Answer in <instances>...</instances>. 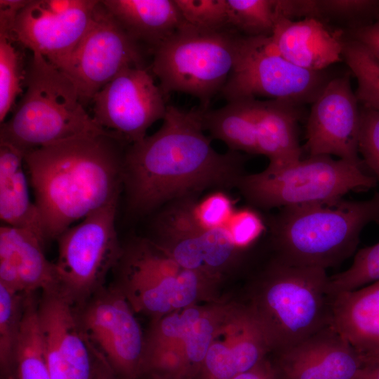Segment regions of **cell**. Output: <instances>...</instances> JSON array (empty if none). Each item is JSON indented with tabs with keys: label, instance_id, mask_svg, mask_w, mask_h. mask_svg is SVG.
<instances>
[{
	"label": "cell",
	"instance_id": "cell-41",
	"mask_svg": "<svg viewBox=\"0 0 379 379\" xmlns=\"http://www.w3.org/2000/svg\"><path fill=\"white\" fill-rule=\"evenodd\" d=\"M359 379H379V364L365 366Z\"/></svg>",
	"mask_w": 379,
	"mask_h": 379
},
{
	"label": "cell",
	"instance_id": "cell-31",
	"mask_svg": "<svg viewBox=\"0 0 379 379\" xmlns=\"http://www.w3.org/2000/svg\"><path fill=\"white\" fill-rule=\"evenodd\" d=\"M26 69L21 53L14 41L0 34V122L14 108L16 98L23 93Z\"/></svg>",
	"mask_w": 379,
	"mask_h": 379
},
{
	"label": "cell",
	"instance_id": "cell-30",
	"mask_svg": "<svg viewBox=\"0 0 379 379\" xmlns=\"http://www.w3.org/2000/svg\"><path fill=\"white\" fill-rule=\"evenodd\" d=\"M232 29L246 36H270L278 16L277 0H227Z\"/></svg>",
	"mask_w": 379,
	"mask_h": 379
},
{
	"label": "cell",
	"instance_id": "cell-11",
	"mask_svg": "<svg viewBox=\"0 0 379 379\" xmlns=\"http://www.w3.org/2000/svg\"><path fill=\"white\" fill-rule=\"evenodd\" d=\"M143 59L140 45L99 1L86 32L60 70L84 105L125 68L144 67Z\"/></svg>",
	"mask_w": 379,
	"mask_h": 379
},
{
	"label": "cell",
	"instance_id": "cell-8",
	"mask_svg": "<svg viewBox=\"0 0 379 379\" xmlns=\"http://www.w3.org/2000/svg\"><path fill=\"white\" fill-rule=\"evenodd\" d=\"M118 199L71 226L57 239L54 263L59 291L77 308L103 288L123 249L115 226Z\"/></svg>",
	"mask_w": 379,
	"mask_h": 379
},
{
	"label": "cell",
	"instance_id": "cell-40",
	"mask_svg": "<svg viewBox=\"0 0 379 379\" xmlns=\"http://www.w3.org/2000/svg\"><path fill=\"white\" fill-rule=\"evenodd\" d=\"M91 347L94 354V371L93 379H120L109 366L102 355L92 345Z\"/></svg>",
	"mask_w": 379,
	"mask_h": 379
},
{
	"label": "cell",
	"instance_id": "cell-2",
	"mask_svg": "<svg viewBox=\"0 0 379 379\" xmlns=\"http://www.w3.org/2000/svg\"><path fill=\"white\" fill-rule=\"evenodd\" d=\"M126 144L113 133H91L25 153L46 240L119 199Z\"/></svg>",
	"mask_w": 379,
	"mask_h": 379
},
{
	"label": "cell",
	"instance_id": "cell-38",
	"mask_svg": "<svg viewBox=\"0 0 379 379\" xmlns=\"http://www.w3.org/2000/svg\"><path fill=\"white\" fill-rule=\"evenodd\" d=\"M29 1V0H0V34L10 38L19 13Z\"/></svg>",
	"mask_w": 379,
	"mask_h": 379
},
{
	"label": "cell",
	"instance_id": "cell-29",
	"mask_svg": "<svg viewBox=\"0 0 379 379\" xmlns=\"http://www.w3.org/2000/svg\"><path fill=\"white\" fill-rule=\"evenodd\" d=\"M343 56L357 81L359 104L379 110V62L354 40L345 42Z\"/></svg>",
	"mask_w": 379,
	"mask_h": 379
},
{
	"label": "cell",
	"instance_id": "cell-24",
	"mask_svg": "<svg viewBox=\"0 0 379 379\" xmlns=\"http://www.w3.org/2000/svg\"><path fill=\"white\" fill-rule=\"evenodd\" d=\"M269 349L262 329L253 319L233 345L211 344L199 375L201 379H232L258 365Z\"/></svg>",
	"mask_w": 379,
	"mask_h": 379
},
{
	"label": "cell",
	"instance_id": "cell-10",
	"mask_svg": "<svg viewBox=\"0 0 379 379\" xmlns=\"http://www.w3.org/2000/svg\"><path fill=\"white\" fill-rule=\"evenodd\" d=\"M116 267L121 292L133 307L159 314L184 308L196 298L203 274L178 265L151 240L136 239L125 250Z\"/></svg>",
	"mask_w": 379,
	"mask_h": 379
},
{
	"label": "cell",
	"instance_id": "cell-3",
	"mask_svg": "<svg viewBox=\"0 0 379 379\" xmlns=\"http://www.w3.org/2000/svg\"><path fill=\"white\" fill-rule=\"evenodd\" d=\"M379 224V192L363 201H334L279 208L266 224L276 257L327 270L355 252L362 230Z\"/></svg>",
	"mask_w": 379,
	"mask_h": 379
},
{
	"label": "cell",
	"instance_id": "cell-12",
	"mask_svg": "<svg viewBox=\"0 0 379 379\" xmlns=\"http://www.w3.org/2000/svg\"><path fill=\"white\" fill-rule=\"evenodd\" d=\"M129 302L117 288H102L79 309L84 331L120 379H137L146 353Z\"/></svg>",
	"mask_w": 379,
	"mask_h": 379
},
{
	"label": "cell",
	"instance_id": "cell-33",
	"mask_svg": "<svg viewBox=\"0 0 379 379\" xmlns=\"http://www.w3.org/2000/svg\"><path fill=\"white\" fill-rule=\"evenodd\" d=\"M174 1L183 20L192 27L208 31L232 29L230 22L227 0H174Z\"/></svg>",
	"mask_w": 379,
	"mask_h": 379
},
{
	"label": "cell",
	"instance_id": "cell-4",
	"mask_svg": "<svg viewBox=\"0 0 379 379\" xmlns=\"http://www.w3.org/2000/svg\"><path fill=\"white\" fill-rule=\"evenodd\" d=\"M25 87L11 117L1 124L0 143L25 154L77 136L109 132L87 113L71 79L39 54L32 53Z\"/></svg>",
	"mask_w": 379,
	"mask_h": 379
},
{
	"label": "cell",
	"instance_id": "cell-5",
	"mask_svg": "<svg viewBox=\"0 0 379 379\" xmlns=\"http://www.w3.org/2000/svg\"><path fill=\"white\" fill-rule=\"evenodd\" d=\"M333 298L326 270L275 256L263 272L251 313L270 348L279 352L331 326Z\"/></svg>",
	"mask_w": 379,
	"mask_h": 379
},
{
	"label": "cell",
	"instance_id": "cell-25",
	"mask_svg": "<svg viewBox=\"0 0 379 379\" xmlns=\"http://www.w3.org/2000/svg\"><path fill=\"white\" fill-rule=\"evenodd\" d=\"M255 98L229 101L221 108L201 109L203 128L210 137L222 141L229 150L258 154Z\"/></svg>",
	"mask_w": 379,
	"mask_h": 379
},
{
	"label": "cell",
	"instance_id": "cell-35",
	"mask_svg": "<svg viewBox=\"0 0 379 379\" xmlns=\"http://www.w3.org/2000/svg\"><path fill=\"white\" fill-rule=\"evenodd\" d=\"M197 215L201 223L208 227L224 226L233 215V203L223 191H217L197 205Z\"/></svg>",
	"mask_w": 379,
	"mask_h": 379
},
{
	"label": "cell",
	"instance_id": "cell-14",
	"mask_svg": "<svg viewBox=\"0 0 379 379\" xmlns=\"http://www.w3.org/2000/svg\"><path fill=\"white\" fill-rule=\"evenodd\" d=\"M98 0H29L10 39L59 69L86 32Z\"/></svg>",
	"mask_w": 379,
	"mask_h": 379
},
{
	"label": "cell",
	"instance_id": "cell-19",
	"mask_svg": "<svg viewBox=\"0 0 379 379\" xmlns=\"http://www.w3.org/2000/svg\"><path fill=\"white\" fill-rule=\"evenodd\" d=\"M343 32L334 31L319 18L293 20L277 16L271 40L286 60L314 72H321L341 60L345 42Z\"/></svg>",
	"mask_w": 379,
	"mask_h": 379
},
{
	"label": "cell",
	"instance_id": "cell-26",
	"mask_svg": "<svg viewBox=\"0 0 379 379\" xmlns=\"http://www.w3.org/2000/svg\"><path fill=\"white\" fill-rule=\"evenodd\" d=\"M213 327L211 322L195 308L185 309L181 314L168 315L159 323L152 345L166 339H180L184 343V379L199 375L211 345Z\"/></svg>",
	"mask_w": 379,
	"mask_h": 379
},
{
	"label": "cell",
	"instance_id": "cell-16",
	"mask_svg": "<svg viewBox=\"0 0 379 379\" xmlns=\"http://www.w3.org/2000/svg\"><path fill=\"white\" fill-rule=\"evenodd\" d=\"M38 314L51 379H93L94 354L79 309L55 288L41 292Z\"/></svg>",
	"mask_w": 379,
	"mask_h": 379
},
{
	"label": "cell",
	"instance_id": "cell-39",
	"mask_svg": "<svg viewBox=\"0 0 379 379\" xmlns=\"http://www.w3.org/2000/svg\"><path fill=\"white\" fill-rule=\"evenodd\" d=\"M232 379H277V377L273 365L263 359L252 369Z\"/></svg>",
	"mask_w": 379,
	"mask_h": 379
},
{
	"label": "cell",
	"instance_id": "cell-6",
	"mask_svg": "<svg viewBox=\"0 0 379 379\" xmlns=\"http://www.w3.org/2000/svg\"><path fill=\"white\" fill-rule=\"evenodd\" d=\"M376 179L363 166L330 156H313L282 167L244 174L236 188L258 208L270 210L342 199L352 191H367Z\"/></svg>",
	"mask_w": 379,
	"mask_h": 379
},
{
	"label": "cell",
	"instance_id": "cell-34",
	"mask_svg": "<svg viewBox=\"0 0 379 379\" xmlns=\"http://www.w3.org/2000/svg\"><path fill=\"white\" fill-rule=\"evenodd\" d=\"M358 150L365 166L379 182V110L361 105Z\"/></svg>",
	"mask_w": 379,
	"mask_h": 379
},
{
	"label": "cell",
	"instance_id": "cell-18",
	"mask_svg": "<svg viewBox=\"0 0 379 379\" xmlns=\"http://www.w3.org/2000/svg\"><path fill=\"white\" fill-rule=\"evenodd\" d=\"M44 242L32 232L2 225L0 284L22 293L58 288L54 263L44 254Z\"/></svg>",
	"mask_w": 379,
	"mask_h": 379
},
{
	"label": "cell",
	"instance_id": "cell-23",
	"mask_svg": "<svg viewBox=\"0 0 379 379\" xmlns=\"http://www.w3.org/2000/svg\"><path fill=\"white\" fill-rule=\"evenodd\" d=\"M295 105L277 100H258L255 131L258 152L269 159V166H286L301 159L297 131L299 114Z\"/></svg>",
	"mask_w": 379,
	"mask_h": 379
},
{
	"label": "cell",
	"instance_id": "cell-7",
	"mask_svg": "<svg viewBox=\"0 0 379 379\" xmlns=\"http://www.w3.org/2000/svg\"><path fill=\"white\" fill-rule=\"evenodd\" d=\"M241 36L233 29L208 31L185 22L152 51L151 69L164 95L187 93L207 109L232 70Z\"/></svg>",
	"mask_w": 379,
	"mask_h": 379
},
{
	"label": "cell",
	"instance_id": "cell-1",
	"mask_svg": "<svg viewBox=\"0 0 379 379\" xmlns=\"http://www.w3.org/2000/svg\"><path fill=\"white\" fill-rule=\"evenodd\" d=\"M201 109L167 105L161 128L125 149L123 188L131 212L144 215L208 190L236 187L246 174L241 152H218L204 133Z\"/></svg>",
	"mask_w": 379,
	"mask_h": 379
},
{
	"label": "cell",
	"instance_id": "cell-9",
	"mask_svg": "<svg viewBox=\"0 0 379 379\" xmlns=\"http://www.w3.org/2000/svg\"><path fill=\"white\" fill-rule=\"evenodd\" d=\"M328 81L282 57L270 36L241 35L232 70L220 93L227 102L264 96L295 105L314 102Z\"/></svg>",
	"mask_w": 379,
	"mask_h": 379
},
{
	"label": "cell",
	"instance_id": "cell-27",
	"mask_svg": "<svg viewBox=\"0 0 379 379\" xmlns=\"http://www.w3.org/2000/svg\"><path fill=\"white\" fill-rule=\"evenodd\" d=\"M35 293L25 294L15 357L17 379H51L46 359Z\"/></svg>",
	"mask_w": 379,
	"mask_h": 379
},
{
	"label": "cell",
	"instance_id": "cell-21",
	"mask_svg": "<svg viewBox=\"0 0 379 379\" xmlns=\"http://www.w3.org/2000/svg\"><path fill=\"white\" fill-rule=\"evenodd\" d=\"M129 36L152 51L185 22L174 0H104Z\"/></svg>",
	"mask_w": 379,
	"mask_h": 379
},
{
	"label": "cell",
	"instance_id": "cell-28",
	"mask_svg": "<svg viewBox=\"0 0 379 379\" xmlns=\"http://www.w3.org/2000/svg\"><path fill=\"white\" fill-rule=\"evenodd\" d=\"M25 298V293L0 284V364L1 371L8 377L15 364Z\"/></svg>",
	"mask_w": 379,
	"mask_h": 379
},
{
	"label": "cell",
	"instance_id": "cell-15",
	"mask_svg": "<svg viewBox=\"0 0 379 379\" xmlns=\"http://www.w3.org/2000/svg\"><path fill=\"white\" fill-rule=\"evenodd\" d=\"M359 102L350 75L329 80L312 102L307 122L305 146L310 157L335 155L365 166L359 157Z\"/></svg>",
	"mask_w": 379,
	"mask_h": 379
},
{
	"label": "cell",
	"instance_id": "cell-37",
	"mask_svg": "<svg viewBox=\"0 0 379 379\" xmlns=\"http://www.w3.org/2000/svg\"><path fill=\"white\" fill-rule=\"evenodd\" d=\"M350 33L352 40L362 45L379 62V15L374 21L355 27Z\"/></svg>",
	"mask_w": 379,
	"mask_h": 379
},
{
	"label": "cell",
	"instance_id": "cell-17",
	"mask_svg": "<svg viewBox=\"0 0 379 379\" xmlns=\"http://www.w3.org/2000/svg\"><path fill=\"white\" fill-rule=\"evenodd\" d=\"M277 353V379H359L365 367L332 326Z\"/></svg>",
	"mask_w": 379,
	"mask_h": 379
},
{
	"label": "cell",
	"instance_id": "cell-36",
	"mask_svg": "<svg viewBox=\"0 0 379 379\" xmlns=\"http://www.w3.org/2000/svg\"><path fill=\"white\" fill-rule=\"evenodd\" d=\"M227 227L232 238L238 247L249 245L262 233L263 222L258 214L245 209L234 213Z\"/></svg>",
	"mask_w": 379,
	"mask_h": 379
},
{
	"label": "cell",
	"instance_id": "cell-13",
	"mask_svg": "<svg viewBox=\"0 0 379 379\" xmlns=\"http://www.w3.org/2000/svg\"><path fill=\"white\" fill-rule=\"evenodd\" d=\"M91 101L95 122L128 145L144 139L167 109L161 88L145 67L125 68Z\"/></svg>",
	"mask_w": 379,
	"mask_h": 379
},
{
	"label": "cell",
	"instance_id": "cell-42",
	"mask_svg": "<svg viewBox=\"0 0 379 379\" xmlns=\"http://www.w3.org/2000/svg\"><path fill=\"white\" fill-rule=\"evenodd\" d=\"M6 379H17V378H16L15 375L14 377L13 375H11V376L6 378Z\"/></svg>",
	"mask_w": 379,
	"mask_h": 379
},
{
	"label": "cell",
	"instance_id": "cell-22",
	"mask_svg": "<svg viewBox=\"0 0 379 379\" xmlns=\"http://www.w3.org/2000/svg\"><path fill=\"white\" fill-rule=\"evenodd\" d=\"M25 153L0 143V218L3 225L27 230L46 241L41 216L29 191Z\"/></svg>",
	"mask_w": 379,
	"mask_h": 379
},
{
	"label": "cell",
	"instance_id": "cell-32",
	"mask_svg": "<svg viewBox=\"0 0 379 379\" xmlns=\"http://www.w3.org/2000/svg\"><path fill=\"white\" fill-rule=\"evenodd\" d=\"M379 280V242L363 248L355 254L352 265L330 277L333 295L353 291Z\"/></svg>",
	"mask_w": 379,
	"mask_h": 379
},
{
	"label": "cell",
	"instance_id": "cell-20",
	"mask_svg": "<svg viewBox=\"0 0 379 379\" xmlns=\"http://www.w3.org/2000/svg\"><path fill=\"white\" fill-rule=\"evenodd\" d=\"M331 326L365 366L379 364V280L335 295Z\"/></svg>",
	"mask_w": 379,
	"mask_h": 379
}]
</instances>
